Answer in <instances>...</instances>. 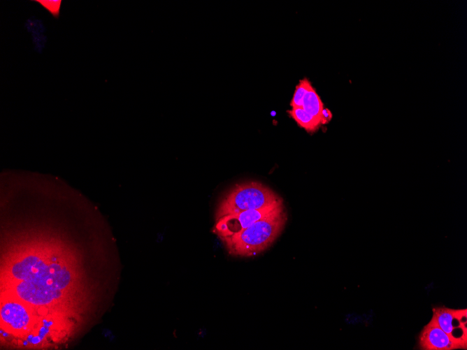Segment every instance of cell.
<instances>
[{
    "mask_svg": "<svg viewBox=\"0 0 467 350\" xmlns=\"http://www.w3.org/2000/svg\"><path fill=\"white\" fill-rule=\"evenodd\" d=\"M47 10L52 17L58 18L60 13L62 0H34Z\"/></svg>",
    "mask_w": 467,
    "mask_h": 350,
    "instance_id": "12",
    "label": "cell"
},
{
    "mask_svg": "<svg viewBox=\"0 0 467 350\" xmlns=\"http://www.w3.org/2000/svg\"><path fill=\"white\" fill-rule=\"evenodd\" d=\"M281 199L271 189L259 182L237 184L220 200L215 214V220L225 215L245 210L261 209Z\"/></svg>",
    "mask_w": 467,
    "mask_h": 350,
    "instance_id": "2",
    "label": "cell"
},
{
    "mask_svg": "<svg viewBox=\"0 0 467 350\" xmlns=\"http://www.w3.org/2000/svg\"><path fill=\"white\" fill-rule=\"evenodd\" d=\"M302 108L306 112L317 119L321 123L322 114L324 108V104L312 86L310 88L303 98Z\"/></svg>",
    "mask_w": 467,
    "mask_h": 350,
    "instance_id": "10",
    "label": "cell"
},
{
    "mask_svg": "<svg viewBox=\"0 0 467 350\" xmlns=\"http://www.w3.org/2000/svg\"><path fill=\"white\" fill-rule=\"evenodd\" d=\"M419 347L424 350L466 349L467 347L453 339L431 319L419 337Z\"/></svg>",
    "mask_w": 467,
    "mask_h": 350,
    "instance_id": "6",
    "label": "cell"
},
{
    "mask_svg": "<svg viewBox=\"0 0 467 350\" xmlns=\"http://www.w3.org/2000/svg\"><path fill=\"white\" fill-rule=\"evenodd\" d=\"M438 326L455 340L467 347V310L445 307L433 308L431 318Z\"/></svg>",
    "mask_w": 467,
    "mask_h": 350,
    "instance_id": "5",
    "label": "cell"
},
{
    "mask_svg": "<svg viewBox=\"0 0 467 350\" xmlns=\"http://www.w3.org/2000/svg\"><path fill=\"white\" fill-rule=\"evenodd\" d=\"M61 291L53 286L30 281H21L16 287L18 296L23 300L34 305L50 303L61 296Z\"/></svg>",
    "mask_w": 467,
    "mask_h": 350,
    "instance_id": "7",
    "label": "cell"
},
{
    "mask_svg": "<svg viewBox=\"0 0 467 350\" xmlns=\"http://www.w3.org/2000/svg\"><path fill=\"white\" fill-rule=\"evenodd\" d=\"M2 319L15 329H21L26 326L29 321V314L25 308L16 302H8L1 309Z\"/></svg>",
    "mask_w": 467,
    "mask_h": 350,
    "instance_id": "8",
    "label": "cell"
},
{
    "mask_svg": "<svg viewBox=\"0 0 467 350\" xmlns=\"http://www.w3.org/2000/svg\"><path fill=\"white\" fill-rule=\"evenodd\" d=\"M331 118H332V113L328 108H324L322 114L321 124H325L329 123L331 119Z\"/></svg>",
    "mask_w": 467,
    "mask_h": 350,
    "instance_id": "13",
    "label": "cell"
},
{
    "mask_svg": "<svg viewBox=\"0 0 467 350\" xmlns=\"http://www.w3.org/2000/svg\"><path fill=\"white\" fill-rule=\"evenodd\" d=\"M311 87V82L306 78L299 80L290 101L292 108H302L303 98Z\"/></svg>",
    "mask_w": 467,
    "mask_h": 350,
    "instance_id": "11",
    "label": "cell"
},
{
    "mask_svg": "<svg viewBox=\"0 0 467 350\" xmlns=\"http://www.w3.org/2000/svg\"><path fill=\"white\" fill-rule=\"evenodd\" d=\"M287 112L299 126L308 132H315L322 125L317 119L306 112L302 108H292Z\"/></svg>",
    "mask_w": 467,
    "mask_h": 350,
    "instance_id": "9",
    "label": "cell"
},
{
    "mask_svg": "<svg viewBox=\"0 0 467 350\" xmlns=\"http://www.w3.org/2000/svg\"><path fill=\"white\" fill-rule=\"evenodd\" d=\"M287 214L285 206L244 230L220 239L228 254L233 256L250 257L268 249L285 228Z\"/></svg>",
    "mask_w": 467,
    "mask_h": 350,
    "instance_id": "1",
    "label": "cell"
},
{
    "mask_svg": "<svg viewBox=\"0 0 467 350\" xmlns=\"http://www.w3.org/2000/svg\"><path fill=\"white\" fill-rule=\"evenodd\" d=\"M284 206L282 198L277 203L261 209L249 210L225 215L215 221L213 233L220 239L229 237L244 230L254 222L271 215Z\"/></svg>",
    "mask_w": 467,
    "mask_h": 350,
    "instance_id": "4",
    "label": "cell"
},
{
    "mask_svg": "<svg viewBox=\"0 0 467 350\" xmlns=\"http://www.w3.org/2000/svg\"><path fill=\"white\" fill-rule=\"evenodd\" d=\"M11 272L13 277L20 281H30L61 290L71 281L70 272L65 267L57 263H46L34 256H27L16 263Z\"/></svg>",
    "mask_w": 467,
    "mask_h": 350,
    "instance_id": "3",
    "label": "cell"
}]
</instances>
